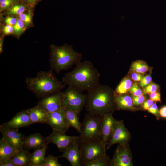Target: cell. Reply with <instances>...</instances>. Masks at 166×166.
Listing matches in <instances>:
<instances>
[{"mask_svg": "<svg viewBox=\"0 0 166 166\" xmlns=\"http://www.w3.org/2000/svg\"><path fill=\"white\" fill-rule=\"evenodd\" d=\"M100 78V74L93 63L85 60L76 64L72 70L64 76L61 81L83 92L99 84Z\"/></svg>", "mask_w": 166, "mask_h": 166, "instance_id": "obj_1", "label": "cell"}, {"mask_svg": "<svg viewBox=\"0 0 166 166\" xmlns=\"http://www.w3.org/2000/svg\"><path fill=\"white\" fill-rule=\"evenodd\" d=\"M85 107L88 113L101 117L111 113L114 104V92L100 83L87 91Z\"/></svg>", "mask_w": 166, "mask_h": 166, "instance_id": "obj_2", "label": "cell"}, {"mask_svg": "<svg viewBox=\"0 0 166 166\" xmlns=\"http://www.w3.org/2000/svg\"><path fill=\"white\" fill-rule=\"evenodd\" d=\"M53 71L51 69L40 71L35 77L26 78L27 89L38 98L61 92L65 85L58 79Z\"/></svg>", "mask_w": 166, "mask_h": 166, "instance_id": "obj_3", "label": "cell"}, {"mask_svg": "<svg viewBox=\"0 0 166 166\" xmlns=\"http://www.w3.org/2000/svg\"><path fill=\"white\" fill-rule=\"evenodd\" d=\"M50 49L49 65L57 73L75 65L82 58L81 53L74 50L71 45L65 44L57 46L52 44Z\"/></svg>", "mask_w": 166, "mask_h": 166, "instance_id": "obj_4", "label": "cell"}, {"mask_svg": "<svg viewBox=\"0 0 166 166\" xmlns=\"http://www.w3.org/2000/svg\"><path fill=\"white\" fill-rule=\"evenodd\" d=\"M106 146L101 140H79L81 165L95 160L105 154Z\"/></svg>", "mask_w": 166, "mask_h": 166, "instance_id": "obj_5", "label": "cell"}, {"mask_svg": "<svg viewBox=\"0 0 166 166\" xmlns=\"http://www.w3.org/2000/svg\"><path fill=\"white\" fill-rule=\"evenodd\" d=\"M102 118V117L88 113L85 115L82 123L79 140L90 141L101 140Z\"/></svg>", "mask_w": 166, "mask_h": 166, "instance_id": "obj_6", "label": "cell"}, {"mask_svg": "<svg viewBox=\"0 0 166 166\" xmlns=\"http://www.w3.org/2000/svg\"><path fill=\"white\" fill-rule=\"evenodd\" d=\"M62 97L63 108L73 110L78 114L85 106L86 94L72 86H68L62 92Z\"/></svg>", "mask_w": 166, "mask_h": 166, "instance_id": "obj_7", "label": "cell"}, {"mask_svg": "<svg viewBox=\"0 0 166 166\" xmlns=\"http://www.w3.org/2000/svg\"><path fill=\"white\" fill-rule=\"evenodd\" d=\"M79 138V136H69L64 132L53 130L45 139L49 143L55 144L59 151L63 152L70 146L78 141Z\"/></svg>", "mask_w": 166, "mask_h": 166, "instance_id": "obj_8", "label": "cell"}, {"mask_svg": "<svg viewBox=\"0 0 166 166\" xmlns=\"http://www.w3.org/2000/svg\"><path fill=\"white\" fill-rule=\"evenodd\" d=\"M46 124L53 130L65 133L70 127L65 115L63 108L47 114Z\"/></svg>", "mask_w": 166, "mask_h": 166, "instance_id": "obj_9", "label": "cell"}, {"mask_svg": "<svg viewBox=\"0 0 166 166\" xmlns=\"http://www.w3.org/2000/svg\"><path fill=\"white\" fill-rule=\"evenodd\" d=\"M62 92L61 91L41 98L37 105L47 113L62 109Z\"/></svg>", "mask_w": 166, "mask_h": 166, "instance_id": "obj_10", "label": "cell"}, {"mask_svg": "<svg viewBox=\"0 0 166 166\" xmlns=\"http://www.w3.org/2000/svg\"><path fill=\"white\" fill-rule=\"evenodd\" d=\"M0 131L2 138L8 144L20 150L23 149L26 137L17 130L11 129L0 126Z\"/></svg>", "mask_w": 166, "mask_h": 166, "instance_id": "obj_11", "label": "cell"}, {"mask_svg": "<svg viewBox=\"0 0 166 166\" xmlns=\"http://www.w3.org/2000/svg\"><path fill=\"white\" fill-rule=\"evenodd\" d=\"M129 138V134L122 121L116 120L110 138L107 143L106 148L116 144H124Z\"/></svg>", "mask_w": 166, "mask_h": 166, "instance_id": "obj_12", "label": "cell"}, {"mask_svg": "<svg viewBox=\"0 0 166 166\" xmlns=\"http://www.w3.org/2000/svg\"><path fill=\"white\" fill-rule=\"evenodd\" d=\"M113 166L132 165L130 152L124 144H119L116 149L110 165Z\"/></svg>", "mask_w": 166, "mask_h": 166, "instance_id": "obj_13", "label": "cell"}, {"mask_svg": "<svg viewBox=\"0 0 166 166\" xmlns=\"http://www.w3.org/2000/svg\"><path fill=\"white\" fill-rule=\"evenodd\" d=\"M32 124L26 109L18 113L10 120L3 123L1 125L5 127L18 130L20 128L26 127Z\"/></svg>", "mask_w": 166, "mask_h": 166, "instance_id": "obj_14", "label": "cell"}, {"mask_svg": "<svg viewBox=\"0 0 166 166\" xmlns=\"http://www.w3.org/2000/svg\"><path fill=\"white\" fill-rule=\"evenodd\" d=\"M116 121L111 113H106L102 116L101 124V140L106 145L110 138Z\"/></svg>", "mask_w": 166, "mask_h": 166, "instance_id": "obj_15", "label": "cell"}, {"mask_svg": "<svg viewBox=\"0 0 166 166\" xmlns=\"http://www.w3.org/2000/svg\"><path fill=\"white\" fill-rule=\"evenodd\" d=\"M79 144V140L69 147L63 152L62 155L57 157L66 159L69 162L71 166H81Z\"/></svg>", "mask_w": 166, "mask_h": 166, "instance_id": "obj_16", "label": "cell"}, {"mask_svg": "<svg viewBox=\"0 0 166 166\" xmlns=\"http://www.w3.org/2000/svg\"><path fill=\"white\" fill-rule=\"evenodd\" d=\"M46 142L45 138L40 133L32 134L26 137L23 148L34 149L40 148L43 147Z\"/></svg>", "mask_w": 166, "mask_h": 166, "instance_id": "obj_17", "label": "cell"}, {"mask_svg": "<svg viewBox=\"0 0 166 166\" xmlns=\"http://www.w3.org/2000/svg\"><path fill=\"white\" fill-rule=\"evenodd\" d=\"M19 150L8 144L2 138L0 139V163L11 159Z\"/></svg>", "mask_w": 166, "mask_h": 166, "instance_id": "obj_18", "label": "cell"}, {"mask_svg": "<svg viewBox=\"0 0 166 166\" xmlns=\"http://www.w3.org/2000/svg\"><path fill=\"white\" fill-rule=\"evenodd\" d=\"M32 124L46 123L47 120V113L37 105L26 109Z\"/></svg>", "mask_w": 166, "mask_h": 166, "instance_id": "obj_19", "label": "cell"}, {"mask_svg": "<svg viewBox=\"0 0 166 166\" xmlns=\"http://www.w3.org/2000/svg\"><path fill=\"white\" fill-rule=\"evenodd\" d=\"M48 143L47 142L43 147L35 149L32 153H30L29 166H41L45 158V156Z\"/></svg>", "mask_w": 166, "mask_h": 166, "instance_id": "obj_20", "label": "cell"}, {"mask_svg": "<svg viewBox=\"0 0 166 166\" xmlns=\"http://www.w3.org/2000/svg\"><path fill=\"white\" fill-rule=\"evenodd\" d=\"M63 108L66 119L70 127L74 128L80 133L81 130L82 123L79 121L78 117L79 114L73 110Z\"/></svg>", "mask_w": 166, "mask_h": 166, "instance_id": "obj_21", "label": "cell"}, {"mask_svg": "<svg viewBox=\"0 0 166 166\" xmlns=\"http://www.w3.org/2000/svg\"><path fill=\"white\" fill-rule=\"evenodd\" d=\"M114 103L118 109H134L132 98L129 95L124 94L115 96Z\"/></svg>", "mask_w": 166, "mask_h": 166, "instance_id": "obj_22", "label": "cell"}, {"mask_svg": "<svg viewBox=\"0 0 166 166\" xmlns=\"http://www.w3.org/2000/svg\"><path fill=\"white\" fill-rule=\"evenodd\" d=\"M30 153L23 149L19 150L11 159L16 166H29Z\"/></svg>", "mask_w": 166, "mask_h": 166, "instance_id": "obj_23", "label": "cell"}, {"mask_svg": "<svg viewBox=\"0 0 166 166\" xmlns=\"http://www.w3.org/2000/svg\"><path fill=\"white\" fill-rule=\"evenodd\" d=\"M29 8L22 0H18L6 10V14L9 16L19 15L28 10Z\"/></svg>", "mask_w": 166, "mask_h": 166, "instance_id": "obj_24", "label": "cell"}, {"mask_svg": "<svg viewBox=\"0 0 166 166\" xmlns=\"http://www.w3.org/2000/svg\"><path fill=\"white\" fill-rule=\"evenodd\" d=\"M132 82L128 77L124 78L120 82L114 92L115 96L124 94L126 93L132 87Z\"/></svg>", "mask_w": 166, "mask_h": 166, "instance_id": "obj_25", "label": "cell"}, {"mask_svg": "<svg viewBox=\"0 0 166 166\" xmlns=\"http://www.w3.org/2000/svg\"><path fill=\"white\" fill-rule=\"evenodd\" d=\"M131 69L133 72L143 74L149 70V68L148 65L144 61L137 60L132 63Z\"/></svg>", "mask_w": 166, "mask_h": 166, "instance_id": "obj_26", "label": "cell"}, {"mask_svg": "<svg viewBox=\"0 0 166 166\" xmlns=\"http://www.w3.org/2000/svg\"><path fill=\"white\" fill-rule=\"evenodd\" d=\"M110 160L106 154L91 162L85 164L84 166H106L110 165Z\"/></svg>", "mask_w": 166, "mask_h": 166, "instance_id": "obj_27", "label": "cell"}, {"mask_svg": "<svg viewBox=\"0 0 166 166\" xmlns=\"http://www.w3.org/2000/svg\"><path fill=\"white\" fill-rule=\"evenodd\" d=\"M26 28L27 26L25 23L19 17L18 18L16 23L14 26V34L18 38Z\"/></svg>", "mask_w": 166, "mask_h": 166, "instance_id": "obj_28", "label": "cell"}, {"mask_svg": "<svg viewBox=\"0 0 166 166\" xmlns=\"http://www.w3.org/2000/svg\"><path fill=\"white\" fill-rule=\"evenodd\" d=\"M58 158L57 157L49 154L45 158L41 166H61L58 161Z\"/></svg>", "mask_w": 166, "mask_h": 166, "instance_id": "obj_29", "label": "cell"}, {"mask_svg": "<svg viewBox=\"0 0 166 166\" xmlns=\"http://www.w3.org/2000/svg\"><path fill=\"white\" fill-rule=\"evenodd\" d=\"M32 9L29 8L28 13H22L19 15V17L23 21L27 27L31 26L32 25Z\"/></svg>", "mask_w": 166, "mask_h": 166, "instance_id": "obj_30", "label": "cell"}, {"mask_svg": "<svg viewBox=\"0 0 166 166\" xmlns=\"http://www.w3.org/2000/svg\"><path fill=\"white\" fill-rule=\"evenodd\" d=\"M17 1V0H0V12L7 10Z\"/></svg>", "mask_w": 166, "mask_h": 166, "instance_id": "obj_31", "label": "cell"}, {"mask_svg": "<svg viewBox=\"0 0 166 166\" xmlns=\"http://www.w3.org/2000/svg\"><path fill=\"white\" fill-rule=\"evenodd\" d=\"M159 86L155 83L149 84L143 89V92L145 94H149L150 93L158 91L159 89Z\"/></svg>", "mask_w": 166, "mask_h": 166, "instance_id": "obj_32", "label": "cell"}, {"mask_svg": "<svg viewBox=\"0 0 166 166\" xmlns=\"http://www.w3.org/2000/svg\"><path fill=\"white\" fill-rule=\"evenodd\" d=\"M130 93L134 96H138L143 94L144 92L136 83L133 84L129 90Z\"/></svg>", "mask_w": 166, "mask_h": 166, "instance_id": "obj_33", "label": "cell"}, {"mask_svg": "<svg viewBox=\"0 0 166 166\" xmlns=\"http://www.w3.org/2000/svg\"><path fill=\"white\" fill-rule=\"evenodd\" d=\"M147 111L149 113L155 115L157 120H159V119L160 117L159 110L156 103H154Z\"/></svg>", "mask_w": 166, "mask_h": 166, "instance_id": "obj_34", "label": "cell"}, {"mask_svg": "<svg viewBox=\"0 0 166 166\" xmlns=\"http://www.w3.org/2000/svg\"><path fill=\"white\" fill-rule=\"evenodd\" d=\"M132 98L134 105H138L144 103L145 100V97L143 95L138 96L133 95Z\"/></svg>", "mask_w": 166, "mask_h": 166, "instance_id": "obj_35", "label": "cell"}, {"mask_svg": "<svg viewBox=\"0 0 166 166\" xmlns=\"http://www.w3.org/2000/svg\"><path fill=\"white\" fill-rule=\"evenodd\" d=\"M152 81V77L151 75L148 74L144 77H143L142 80L140 81V86L144 87L149 84Z\"/></svg>", "mask_w": 166, "mask_h": 166, "instance_id": "obj_36", "label": "cell"}, {"mask_svg": "<svg viewBox=\"0 0 166 166\" xmlns=\"http://www.w3.org/2000/svg\"><path fill=\"white\" fill-rule=\"evenodd\" d=\"M2 31L5 35H8L14 33V26L9 24H6L3 28Z\"/></svg>", "mask_w": 166, "mask_h": 166, "instance_id": "obj_37", "label": "cell"}, {"mask_svg": "<svg viewBox=\"0 0 166 166\" xmlns=\"http://www.w3.org/2000/svg\"><path fill=\"white\" fill-rule=\"evenodd\" d=\"M150 99L155 102H161V95L158 91L150 93L148 94Z\"/></svg>", "mask_w": 166, "mask_h": 166, "instance_id": "obj_38", "label": "cell"}, {"mask_svg": "<svg viewBox=\"0 0 166 166\" xmlns=\"http://www.w3.org/2000/svg\"><path fill=\"white\" fill-rule=\"evenodd\" d=\"M17 20L13 16H9L6 17L4 19V22L6 24H9L14 26L16 23Z\"/></svg>", "mask_w": 166, "mask_h": 166, "instance_id": "obj_39", "label": "cell"}, {"mask_svg": "<svg viewBox=\"0 0 166 166\" xmlns=\"http://www.w3.org/2000/svg\"><path fill=\"white\" fill-rule=\"evenodd\" d=\"M29 7L33 9L38 3L42 0H22Z\"/></svg>", "mask_w": 166, "mask_h": 166, "instance_id": "obj_40", "label": "cell"}, {"mask_svg": "<svg viewBox=\"0 0 166 166\" xmlns=\"http://www.w3.org/2000/svg\"><path fill=\"white\" fill-rule=\"evenodd\" d=\"M143 77V75L140 73L135 72H133L131 74L132 79L136 81H140Z\"/></svg>", "mask_w": 166, "mask_h": 166, "instance_id": "obj_41", "label": "cell"}, {"mask_svg": "<svg viewBox=\"0 0 166 166\" xmlns=\"http://www.w3.org/2000/svg\"><path fill=\"white\" fill-rule=\"evenodd\" d=\"M153 103L154 101L150 99H148L144 101L143 103V108L144 110H148Z\"/></svg>", "mask_w": 166, "mask_h": 166, "instance_id": "obj_42", "label": "cell"}, {"mask_svg": "<svg viewBox=\"0 0 166 166\" xmlns=\"http://www.w3.org/2000/svg\"><path fill=\"white\" fill-rule=\"evenodd\" d=\"M0 166H16L11 159H9L0 163Z\"/></svg>", "mask_w": 166, "mask_h": 166, "instance_id": "obj_43", "label": "cell"}, {"mask_svg": "<svg viewBox=\"0 0 166 166\" xmlns=\"http://www.w3.org/2000/svg\"><path fill=\"white\" fill-rule=\"evenodd\" d=\"M160 115L164 119H166V105L161 107L159 110Z\"/></svg>", "mask_w": 166, "mask_h": 166, "instance_id": "obj_44", "label": "cell"}, {"mask_svg": "<svg viewBox=\"0 0 166 166\" xmlns=\"http://www.w3.org/2000/svg\"><path fill=\"white\" fill-rule=\"evenodd\" d=\"M3 40L2 38H0V53H1L3 51Z\"/></svg>", "mask_w": 166, "mask_h": 166, "instance_id": "obj_45", "label": "cell"}]
</instances>
